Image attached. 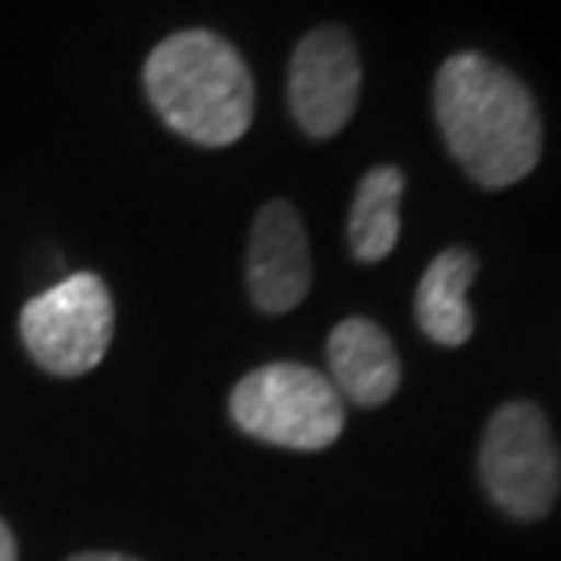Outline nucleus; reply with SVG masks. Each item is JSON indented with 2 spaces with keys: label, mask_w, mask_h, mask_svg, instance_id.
<instances>
[{
  "label": "nucleus",
  "mask_w": 561,
  "mask_h": 561,
  "mask_svg": "<svg viewBox=\"0 0 561 561\" xmlns=\"http://www.w3.org/2000/svg\"><path fill=\"white\" fill-rule=\"evenodd\" d=\"M435 121L449 157L482 188H507L543 157V116L533 91L479 51L449 55L435 77Z\"/></svg>",
  "instance_id": "f257e3e1"
},
{
  "label": "nucleus",
  "mask_w": 561,
  "mask_h": 561,
  "mask_svg": "<svg viewBox=\"0 0 561 561\" xmlns=\"http://www.w3.org/2000/svg\"><path fill=\"white\" fill-rule=\"evenodd\" d=\"M146 91L160 121L203 149L232 146L254 121V77L210 30H182L152 47Z\"/></svg>",
  "instance_id": "f03ea898"
},
{
  "label": "nucleus",
  "mask_w": 561,
  "mask_h": 561,
  "mask_svg": "<svg viewBox=\"0 0 561 561\" xmlns=\"http://www.w3.org/2000/svg\"><path fill=\"white\" fill-rule=\"evenodd\" d=\"M229 413L250 438L297 453L327 449L344 432V399L337 388L301 363L257 366L236 385Z\"/></svg>",
  "instance_id": "7ed1b4c3"
},
{
  "label": "nucleus",
  "mask_w": 561,
  "mask_h": 561,
  "mask_svg": "<svg viewBox=\"0 0 561 561\" xmlns=\"http://www.w3.org/2000/svg\"><path fill=\"white\" fill-rule=\"evenodd\" d=\"M479 479L489 500L518 522H536L554 507L561 489V453L540 405L507 402L489 416Z\"/></svg>",
  "instance_id": "20e7f679"
},
{
  "label": "nucleus",
  "mask_w": 561,
  "mask_h": 561,
  "mask_svg": "<svg viewBox=\"0 0 561 561\" xmlns=\"http://www.w3.org/2000/svg\"><path fill=\"white\" fill-rule=\"evenodd\" d=\"M113 294L94 272H73L51 290L26 301L19 333L41 369L55 377H83L105 359L113 344Z\"/></svg>",
  "instance_id": "39448f33"
},
{
  "label": "nucleus",
  "mask_w": 561,
  "mask_h": 561,
  "mask_svg": "<svg viewBox=\"0 0 561 561\" xmlns=\"http://www.w3.org/2000/svg\"><path fill=\"white\" fill-rule=\"evenodd\" d=\"M363 88V62L352 33L319 26L305 33L290 58V113L308 138H333L348 127Z\"/></svg>",
  "instance_id": "423d86ee"
},
{
  "label": "nucleus",
  "mask_w": 561,
  "mask_h": 561,
  "mask_svg": "<svg viewBox=\"0 0 561 561\" xmlns=\"http://www.w3.org/2000/svg\"><path fill=\"white\" fill-rule=\"evenodd\" d=\"M247 290L265 316L294 312L312 290V250L294 203L272 199L250 225Z\"/></svg>",
  "instance_id": "0eeeda50"
},
{
  "label": "nucleus",
  "mask_w": 561,
  "mask_h": 561,
  "mask_svg": "<svg viewBox=\"0 0 561 561\" xmlns=\"http://www.w3.org/2000/svg\"><path fill=\"white\" fill-rule=\"evenodd\" d=\"M327 363H330V385L337 388L341 399L352 405L374 410L396 399L402 385V363L396 344L377 322L369 319H344L333 327L327 341Z\"/></svg>",
  "instance_id": "6e6552de"
},
{
  "label": "nucleus",
  "mask_w": 561,
  "mask_h": 561,
  "mask_svg": "<svg viewBox=\"0 0 561 561\" xmlns=\"http://www.w3.org/2000/svg\"><path fill=\"white\" fill-rule=\"evenodd\" d=\"M479 276V257L468 247H446L424 268L416 286V322L442 348H460L474 333V312L468 290Z\"/></svg>",
  "instance_id": "1a4fd4ad"
},
{
  "label": "nucleus",
  "mask_w": 561,
  "mask_h": 561,
  "mask_svg": "<svg viewBox=\"0 0 561 561\" xmlns=\"http://www.w3.org/2000/svg\"><path fill=\"white\" fill-rule=\"evenodd\" d=\"M402 193H405V174L396 163H380L374 171H366L348 214V250L355 261L377 265V261H385L396 250L402 232V218H399Z\"/></svg>",
  "instance_id": "9d476101"
},
{
  "label": "nucleus",
  "mask_w": 561,
  "mask_h": 561,
  "mask_svg": "<svg viewBox=\"0 0 561 561\" xmlns=\"http://www.w3.org/2000/svg\"><path fill=\"white\" fill-rule=\"evenodd\" d=\"M0 561H19V543L15 533L8 529V522L0 518Z\"/></svg>",
  "instance_id": "9b49d317"
},
{
  "label": "nucleus",
  "mask_w": 561,
  "mask_h": 561,
  "mask_svg": "<svg viewBox=\"0 0 561 561\" xmlns=\"http://www.w3.org/2000/svg\"><path fill=\"white\" fill-rule=\"evenodd\" d=\"M69 561H138V558H127V554H105V551H91V554H77Z\"/></svg>",
  "instance_id": "f8f14e48"
}]
</instances>
